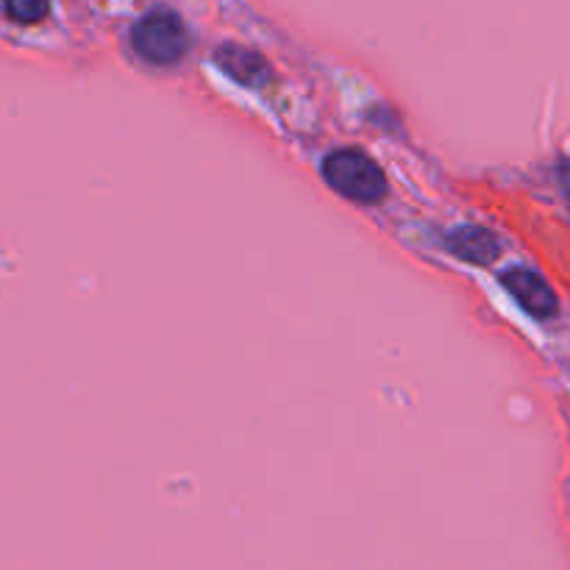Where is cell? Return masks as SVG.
Returning a JSON list of instances; mask_svg holds the SVG:
<instances>
[{"mask_svg":"<svg viewBox=\"0 0 570 570\" xmlns=\"http://www.w3.org/2000/svg\"><path fill=\"white\" fill-rule=\"evenodd\" d=\"M323 176H326L328 187L334 193H340L348 200H356V204H379L387 195V178H384L382 167L373 159H367L362 150H334L323 161Z\"/></svg>","mask_w":570,"mask_h":570,"instance_id":"6da1fadb","label":"cell"},{"mask_svg":"<svg viewBox=\"0 0 570 570\" xmlns=\"http://www.w3.org/2000/svg\"><path fill=\"white\" fill-rule=\"evenodd\" d=\"M134 50L142 56L150 65H176L181 61V56L189 48V33L187 26L181 22V17L173 14V11H150L142 20L134 26L131 31Z\"/></svg>","mask_w":570,"mask_h":570,"instance_id":"7a4b0ae2","label":"cell"},{"mask_svg":"<svg viewBox=\"0 0 570 570\" xmlns=\"http://www.w3.org/2000/svg\"><path fill=\"white\" fill-rule=\"evenodd\" d=\"M501 282H504L507 293H510L532 317H540V321H543V317L557 315L554 289H551L549 284H546V278H540L538 273L523 271V267H512V271H507L504 276H501Z\"/></svg>","mask_w":570,"mask_h":570,"instance_id":"3957f363","label":"cell"},{"mask_svg":"<svg viewBox=\"0 0 570 570\" xmlns=\"http://www.w3.org/2000/svg\"><path fill=\"white\" fill-rule=\"evenodd\" d=\"M215 61L226 76L245 83V87H265L271 81V67H267V61L259 53H254V50L239 48V45H223L215 53Z\"/></svg>","mask_w":570,"mask_h":570,"instance_id":"277c9868","label":"cell"},{"mask_svg":"<svg viewBox=\"0 0 570 570\" xmlns=\"http://www.w3.org/2000/svg\"><path fill=\"white\" fill-rule=\"evenodd\" d=\"M449 248L454 250L460 259L471 262V265H490L499 259L501 243L493 232L479 226H465L449 237Z\"/></svg>","mask_w":570,"mask_h":570,"instance_id":"5b68a950","label":"cell"},{"mask_svg":"<svg viewBox=\"0 0 570 570\" xmlns=\"http://www.w3.org/2000/svg\"><path fill=\"white\" fill-rule=\"evenodd\" d=\"M3 9L9 20L20 22V26H33L48 17L50 3L48 0H3Z\"/></svg>","mask_w":570,"mask_h":570,"instance_id":"8992f818","label":"cell"},{"mask_svg":"<svg viewBox=\"0 0 570 570\" xmlns=\"http://www.w3.org/2000/svg\"><path fill=\"white\" fill-rule=\"evenodd\" d=\"M560 181H562V189H566L568 204H570V161H566V165H562V170H560Z\"/></svg>","mask_w":570,"mask_h":570,"instance_id":"52a82bcc","label":"cell"}]
</instances>
